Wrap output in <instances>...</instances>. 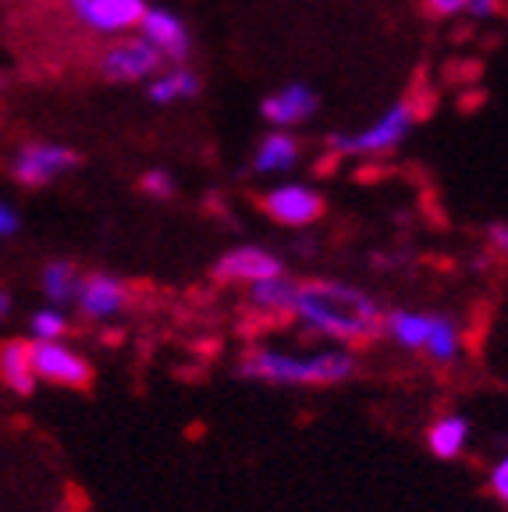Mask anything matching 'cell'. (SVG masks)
I'll return each instance as SVG.
<instances>
[{
  "label": "cell",
  "mask_w": 508,
  "mask_h": 512,
  "mask_svg": "<svg viewBox=\"0 0 508 512\" xmlns=\"http://www.w3.org/2000/svg\"><path fill=\"white\" fill-rule=\"evenodd\" d=\"M0 384L15 395L36 392V370H32V342L25 338H8L0 342Z\"/></svg>",
  "instance_id": "cell-15"
},
{
  "label": "cell",
  "mask_w": 508,
  "mask_h": 512,
  "mask_svg": "<svg viewBox=\"0 0 508 512\" xmlns=\"http://www.w3.org/2000/svg\"><path fill=\"white\" fill-rule=\"evenodd\" d=\"M320 107V93L306 82H288L260 100V118L278 132H295L302 121H310Z\"/></svg>",
  "instance_id": "cell-10"
},
{
  "label": "cell",
  "mask_w": 508,
  "mask_h": 512,
  "mask_svg": "<svg viewBox=\"0 0 508 512\" xmlns=\"http://www.w3.org/2000/svg\"><path fill=\"white\" fill-rule=\"evenodd\" d=\"M167 68L164 54L153 50L143 36H121L114 40L104 54L96 57V72L104 82L114 86H132V82H150Z\"/></svg>",
  "instance_id": "cell-4"
},
{
  "label": "cell",
  "mask_w": 508,
  "mask_h": 512,
  "mask_svg": "<svg viewBox=\"0 0 508 512\" xmlns=\"http://www.w3.org/2000/svg\"><path fill=\"white\" fill-rule=\"evenodd\" d=\"M64 4L86 29L100 32V36H118V40L139 29V22L150 11L146 0H64Z\"/></svg>",
  "instance_id": "cell-8"
},
{
  "label": "cell",
  "mask_w": 508,
  "mask_h": 512,
  "mask_svg": "<svg viewBox=\"0 0 508 512\" xmlns=\"http://www.w3.org/2000/svg\"><path fill=\"white\" fill-rule=\"evenodd\" d=\"M239 374L263 384H342L356 374V356L349 349H324L313 356L253 349L242 360Z\"/></svg>",
  "instance_id": "cell-2"
},
{
  "label": "cell",
  "mask_w": 508,
  "mask_h": 512,
  "mask_svg": "<svg viewBox=\"0 0 508 512\" xmlns=\"http://www.w3.org/2000/svg\"><path fill=\"white\" fill-rule=\"evenodd\" d=\"M295 288H299V285H295V281H288V274H281V278L249 285V303H253L256 310H267V313H292Z\"/></svg>",
  "instance_id": "cell-19"
},
{
  "label": "cell",
  "mask_w": 508,
  "mask_h": 512,
  "mask_svg": "<svg viewBox=\"0 0 508 512\" xmlns=\"http://www.w3.org/2000/svg\"><path fill=\"white\" fill-rule=\"evenodd\" d=\"M199 89H203V79L192 72L189 64H167L164 72L146 82V96H150V104H157V107L196 100Z\"/></svg>",
  "instance_id": "cell-14"
},
{
  "label": "cell",
  "mask_w": 508,
  "mask_h": 512,
  "mask_svg": "<svg viewBox=\"0 0 508 512\" xmlns=\"http://www.w3.org/2000/svg\"><path fill=\"white\" fill-rule=\"evenodd\" d=\"M132 292L121 278L114 274H86L79 281V292H75V303H79L82 317L89 320H111L118 317L121 310L128 306Z\"/></svg>",
  "instance_id": "cell-12"
},
{
  "label": "cell",
  "mask_w": 508,
  "mask_h": 512,
  "mask_svg": "<svg viewBox=\"0 0 508 512\" xmlns=\"http://www.w3.org/2000/svg\"><path fill=\"white\" fill-rule=\"evenodd\" d=\"M384 335H388L395 345H402V349L423 352L427 335H430V313H420V310L384 313Z\"/></svg>",
  "instance_id": "cell-17"
},
{
  "label": "cell",
  "mask_w": 508,
  "mask_h": 512,
  "mask_svg": "<svg viewBox=\"0 0 508 512\" xmlns=\"http://www.w3.org/2000/svg\"><path fill=\"white\" fill-rule=\"evenodd\" d=\"M260 210L274 224H285V228H306V224H317L320 217H324L327 203L313 185L281 182V185H274V189L263 192Z\"/></svg>",
  "instance_id": "cell-6"
},
{
  "label": "cell",
  "mask_w": 508,
  "mask_h": 512,
  "mask_svg": "<svg viewBox=\"0 0 508 512\" xmlns=\"http://www.w3.org/2000/svg\"><path fill=\"white\" fill-rule=\"evenodd\" d=\"M302 157V139L295 132H278V128H270L267 136L260 139V146L253 150V160H249V168L256 175H288V171L299 164Z\"/></svg>",
  "instance_id": "cell-13"
},
{
  "label": "cell",
  "mask_w": 508,
  "mask_h": 512,
  "mask_svg": "<svg viewBox=\"0 0 508 512\" xmlns=\"http://www.w3.org/2000/svg\"><path fill=\"white\" fill-rule=\"evenodd\" d=\"M18 228H22V217H18V210L11 207V203L0 200V239H8V235H15Z\"/></svg>",
  "instance_id": "cell-25"
},
{
  "label": "cell",
  "mask_w": 508,
  "mask_h": 512,
  "mask_svg": "<svg viewBox=\"0 0 508 512\" xmlns=\"http://www.w3.org/2000/svg\"><path fill=\"white\" fill-rule=\"evenodd\" d=\"M68 335V317L61 310H40L32 317V338L36 342H61Z\"/></svg>",
  "instance_id": "cell-22"
},
{
  "label": "cell",
  "mask_w": 508,
  "mask_h": 512,
  "mask_svg": "<svg viewBox=\"0 0 508 512\" xmlns=\"http://www.w3.org/2000/svg\"><path fill=\"white\" fill-rule=\"evenodd\" d=\"M75 168H82V153L64 143H25L8 164L11 178L25 189H43Z\"/></svg>",
  "instance_id": "cell-5"
},
{
  "label": "cell",
  "mask_w": 508,
  "mask_h": 512,
  "mask_svg": "<svg viewBox=\"0 0 508 512\" xmlns=\"http://www.w3.org/2000/svg\"><path fill=\"white\" fill-rule=\"evenodd\" d=\"M487 488L498 498L501 505H508V456H501L498 463L491 466V477H487Z\"/></svg>",
  "instance_id": "cell-24"
},
{
  "label": "cell",
  "mask_w": 508,
  "mask_h": 512,
  "mask_svg": "<svg viewBox=\"0 0 508 512\" xmlns=\"http://www.w3.org/2000/svg\"><path fill=\"white\" fill-rule=\"evenodd\" d=\"M292 313L310 335L334 338L345 345H366L384 331V313L363 288L331 278H313L295 288Z\"/></svg>",
  "instance_id": "cell-1"
},
{
  "label": "cell",
  "mask_w": 508,
  "mask_h": 512,
  "mask_svg": "<svg viewBox=\"0 0 508 512\" xmlns=\"http://www.w3.org/2000/svg\"><path fill=\"white\" fill-rule=\"evenodd\" d=\"M139 36H143L153 50H160L167 64H185L192 57V32L175 11L150 8L143 22H139Z\"/></svg>",
  "instance_id": "cell-11"
},
{
  "label": "cell",
  "mask_w": 508,
  "mask_h": 512,
  "mask_svg": "<svg viewBox=\"0 0 508 512\" xmlns=\"http://www.w3.org/2000/svg\"><path fill=\"white\" fill-rule=\"evenodd\" d=\"M487 239H491L494 253H501L508 260V221H494L491 228H487Z\"/></svg>",
  "instance_id": "cell-26"
},
{
  "label": "cell",
  "mask_w": 508,
  "mask_h": 512,
  "mask_svg": "<svg viewBox=\"0 0 508 512\" xmlns=\"http://www.w3.org/2000/svg\"><path fill=\"white\" fill-rule=\"evenodd\" d=\"M32 370H36V381L57 384V388H89L93 384L89 360L64 342H32Z\"/></svg>",
  "instance_id": "cell-9"
},
{
  "label": "cell",
  "mask_w": 508,
  "mask_h": 512,
  "mask_svg": "<svg viewBox=\"0 0 508 512\" xmlns=\"http://www.w3.org/2000/svg\"><path fill=\"white\" fill-rule=\"evenodd\" d=\"M423 11L434 18H477V22H484V18H494L501 11V0H423Z\"/></svg>",
  "instance_id": "cell-21"
},
{
  "label": "cell",
  "mask_w": 508,
  "mask_h": 512,
  "mask_svg": "<svg viewBox=\"0 0 508 512\" xmlns=\"http://www.w3.org/2000/svg\"><path fill=\"white\" fill-rule=\"evenodd\" d=\"M8 310H11V296L4 292V288H0V320L8 317Z\"/></svg>",
  "instance_id": "cell-27"
},
{
  "label": "cell",
  "mask_w": 508,
  "mask_h": 512,
  "mask_svg": "<svg viewBox=\"0 0 508 512\" xmlns=\"http://www.w3.org/2000/svg\"><path fill=\"white\" fill-rule=\"evenodd\" d=\"M423 114L427 111L416 100H395L370 125L356 128V132H334V136H327V150L334 157H388V153H395L409 139V132H413Z\"/></svg>",
  "instance_id": "cell-3"
},
{
  "label": "cell",
  "mask_w": 508,
  "mask_h": 512,
  "mask_svg": "<svg viewBox=\"0 0 508 512\" xmlns=\"http://www.w3.org/2000/svg\"><path fill=\"white\" fill-rule=\"evenodd\" d=\"M423 352H427L434 363H452L462 352V331L452 313H430V335H427Z\"/></svg>",
  "instance_id": "cell-18"
},
{
  "label": "cell",
  "mask_w": 508,
  "mask_h": 512,
  "mask_svg": "<svg viewBox=\"0 0 508 512\" xmlns=\"http://www.w3.org/2000/svg\"><path fill=\"white\" fill-rule=\"evenodd\" d=\"M281 274H285L281 256H274L263 246H235L217 256L210 267V278L217 285H260V281L281 278Z\"/></svg>",
  "instance_id": "cell-7"
},
{
  "label": "cell",
  "mask_w": 508,
  "mask_h": 512,
  "mask_svg": "<svg viewBox=\"0 0 508 512\" xmlns=\"http://www.w3.org/2000/svg\"><path fill=\"white\" fill-rule=\"evenodd\" d=\"M139 189H143L150 200H171V196L178 192V182H175V175H171V171L150 168L143 178H139Z\"/></svg>",
  "instance_id": "cell-23"
},
{
  "label": "cell",
  "mask_w": 508,
  "mask_h": 512,
  "mask_svg": "<svg viewBox=\"0 0 508 512\" xmlns=\"http://www.w3.org/2000/svg\"><path fill=\"white\" fill-rule=\"evenodd\" d=\"M40 281L50 303H68V299H75V292H79L82 274L75 271V264H68V260H50V264L43 267Z\"/></svg>",
  "instance_id": "cell-20"
},
{
  "label": "cell",
  "mask_w": 508,
  "mask_h": 512,
  "mask_svg": "<svg viewBox=\"0 0 508 512\" xmlns=\"http://www.w3.org/2000/svg\"><path fill=\"white\" fill-rule=\"evenodd\" d=\"M469 445V420L462 413L441 416L434 427L427 431V448L434 459H459Z\"/></svg>",
  "instance_id": "cell-16"
}]
</instances>
